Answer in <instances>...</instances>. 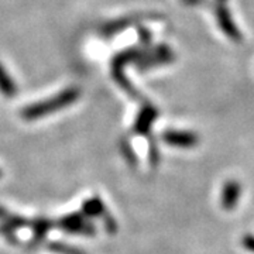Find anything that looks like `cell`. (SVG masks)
<instances>
[{"instance_id":"obj_3","label":"cell","mask_w":254,"mask_h":254,"mask_svg":"<svg viewBox=\"0 0 254 254\" xmlns=\"http://www.w3.org/2000/svg\"><path fill=\"white\" fill-rule=\"evenodd\" d=\"M243 247L246 250H249L250 253L254 254V236L252 235H246L243 237Z\"/></svg>"},{"instance_id":"obj_1","label":"cell","mask_w":254,"mask_h":254,"mask_svg":"<svg viewBox=\"0 0 254 254\" xmlns=\"http://www.w3.org/2000/svg\"><path fill=\"white\" fill-rule=\"evenodd\" d=\"M240 193H242V187L239 182L235 180L225 182L222 188V195H220L222 208L225 210H233L240 200Z\"/></svg>"},{"instance_id":"obj_2","label":"cell","mask_w":254,"mask_h":254,"mask_svg":"<svg viewBox=\"0 0 254 254\" xmlns=\"http://www.w3.org/2000/svg\"><path fill=\"white\" fill-rule=\"evenodd\" d=\"M164 140L168 144L181 147V148H190L198 144L196 134L190 133V131H168L164 134Z\"/></svg>"}]
</instances>
